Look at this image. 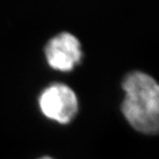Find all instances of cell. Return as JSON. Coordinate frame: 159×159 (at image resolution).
Wrapping results in <instances>:
<instances>
[{"label": "cell", "mask_w": 159, "mask_h": 159, "mask_svg": "<svg viewBox=\"0 0 159 159\" xmlns=\"http://www.w3.org/2000/svg\"><path fill=\"white\" fill-rule=\"evenodd\" d=\"M37 159H54L52 158V157H48V156H43V157H39V158Z\"/></svg>", "instance_id": "277c9868"}, {"label": "cell", "mask_w": 159, "mask_h": 159, "mask_svg": "<svg viewBox=\"0 0 159 159\" xmlns=\"http://www.w3.org/2000/svg\"><path fill=\"white\" fill-rule=\"evenodd\" d=\"M38 105L45 118L61 125L71 123L80 108L76 93L62 82H53L41 91Z\"/></svg>", "instance_id": "7a4b0ae2"}, {"label": "cell", "mask_w": 159, "mask_h": 159, "mask_svg": "<svg viewBox=\"0 0 159 159\" xmlns=\"http://www.w3.org/2000/svg\"><path fill=\"white\" fill-rule=\"evenodd\" d=\"M124 99L121 112L137 132L153 135L159 129V86L157 80L142 71H132L122 80Z\"/></svg>", "instance_id": "6da1fadb"}, {"label": "cell", "mask_w": 159, "mask_h": 159, "mask_svg": "<svg viewBox=\"0 0 159 159\" xmlns=\"http://www.w3.org/2000/svg\"><path fill=\"white\" fill-rule=\"evenodd\" d=\"M46 62L51 69L68 73L80 66L83 59L79 39L69 32H61L49 40L44 47Z\"/></svg>", "instance_id": "3957f363"}]
</instances>
